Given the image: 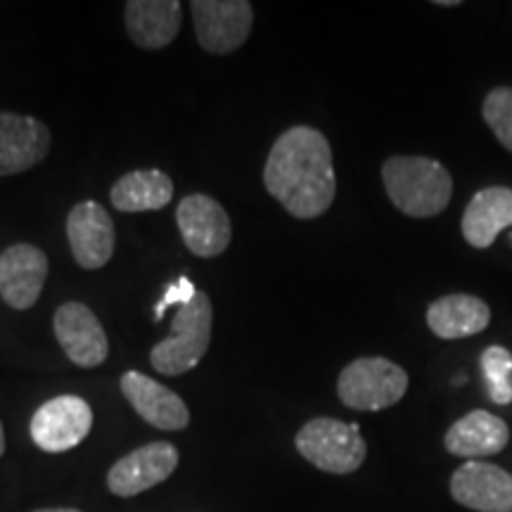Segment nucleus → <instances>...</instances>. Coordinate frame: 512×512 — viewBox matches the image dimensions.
Returning <instances> with one entry per match:
<instances>
[{"instance_id": "f257e3e1", "label": "nucleus", "mask_w": 512, "mask_h": 512, "mask_svg": "<svg viewBox=\"0 0 512 512\" xmlns=\"http://www.w3.org/2000/svg\"><path fill=\"white\" fill-rule=\"evenodd\" d=\"M268 195L294 219H318L337 195L335 162L328 138L313 126H292L275 140L264 166Z\"/></svg>"}, {"instance_id": "f03ea898", "label": "nucleus", "mask_w": 512, "mask_h": 512, "mask_svg": "<svg viewBox=\"0 0 512 512\" xmlns=\"http://www.w3.org/2000/svg\"><path fill=\"white\" fill-rule=\"evenodd\" d=\"M387 197L411 219H432L451 204L453 178L437 159L394 155L382 164Z\"/></svg>"}, {"instance_id": "7ed1b4c3", "label": "nucleus", "mask_w": 512, "mask_h": 512, "mask_svg": "<svg viewBox=\"0 0 512 512\" xmlns=\"http://www.w3.org/2000/svg\"><path fill=\"white\" fill-rule=\"evenodd\" d=\"M214 309L207 294L197 290L188 306L176 311L171 323V335L155 344L150 351V363L162 375H183L202 361L211 342Z\"/></svg>"}, {"instance_id": "20e7f679", "label": "nucleus", "mask_w": 512, "mask_h": 512, "mask_svg": "<svg viewBox=\"0 0 512 512\" xmlns=\"http://www.w3.org/2000/svg\"><path fill=\"white\" fill-rule=\"evenodd\" d=\"M408 392V373L384 356L351 361L337 377V396L351 411H384Z\"/></svg>"}, {"instance_id": "39448f33", "label": "nucleus", "mask_w": 512, "mask_h": 512, "mask_svg": "<svg viewBox=\"0 0 512 512\" xmlns=\"http://www.w3.org/2000/svg\"><path fill=\"white\" fill-rule=\"evenodd\" d=\"M299 456L330 475H351L368 456V444L356 422L313 418L294 437Z\"/></svg>"}, {"instance_id": "423d86ee", "label": "nucleus", "mask_w": 512, "mask_h": 512, "mask_svg": "<svg viewBox=\"0 0 512 512\" xmlns=\"http://www.w3.org/2000/svg\"><path fill=\"white\" fill-rule=\"evenodd\" d=\"M93 408L76 394H60L43 403L34 413L29 434L46 453L72 451L91 434Z\"/></svg>"}, {"instance_id": "0eeeda50", "label": "nucleus", "mask_w": 512, "mask_h": 512, "mask_svg": "<svg viewBox=\"0 0 512 512\" xmlns=\"http://www.w3.org/2000/svg\"><path fill=\"white\" fill-rule=\"evenodd\" d=\"M195 36L202 50L228 55L252 34L254 8L247 0H192Z\"/></svg>"}, {"instance_id": "6e6552de", "label": "nucleus", "mask_w": 512, "mask_h": 512, "mask_svg": "<svg viewBox=\"0 0 512 512\" xmlns=\"http://www.w3.org/2000/svg\"><path fill=\"white\" fill-rule=\"evenodd\" d=\"M178 448L169 441H152L126 453L107 472V489L119 498H133L155 489L176 472Z\"/></svg>"}, {"instance_id": "1a4fd4ad", "label": "nucleus", "mask_w": 512, "mask_h": 512, "mask_svg": "<svg viewBox=\"0 0 512 512\" xmlns=\"http://www.w3.org/2000/svg\"><path fill=\"white\" fill-rule=\"evenodd\" d=\"M176 223L185 247L202 259L223 254L233 240L228 211L209 195L183 197L176 209Z\"/></svg>"}, {"instance_id": "9d476101", "label": "nucleus", "mask_w": 512, "mask_h": 512, "mask_svg": "<svg viewBox=\"0 0 512 512\" xmlns=\"http://www.w3.org/2000/svg\"><path fill=\"white\" fill-rule=\"evenodd\" d=\"M53 330L69 361L79 368H98L110 356V342L100 318L81 302H67L55 311Z\"/></svg>"}, {"instance_id": "9b49d317", "label": "nucleus", "mask_w": 512, "mask_h": 512, "mask_svg": "<svg viewBox=\"0 0 512 512\" xmlns=\"http://www.w3.org/2000/svg\"><path fill=\"white\" fill-rule=\"evenodd\" d=\"M453 501L475 512H512V475L486 460H467L448 484Z\"/></svg>"}, {"instance_id": "f8f14e48", "label": "nucleus", "mask_w": 512, "mask_h": 512, "mask_svg": "<svg viewBox=\"0 0 512 512\" xmlns=\"http://www.w3.org/2000/svg\"><path fill=\"white\" fill-rule=\"evenodd\" d=\"M48 280V256L41 247L17 242L0 254V297L15 311L38 302Z\"/></svg>"}, {"instance_id": "ddd939ff", "label": "nucleus", "mask_w": 512, "mask_h": 512, "mask_svg": "<svg viewBox=\"0 0 512 512\" xmlns=\"http://www.w3.org/2000/svg\"><path fill=\"white\" fill-rule=\"evenodd\" d=\"M67 238L76 264L81 268L98 271V268L110 264L117 235H114L112 216L100 202H79L69 211Z\"/></svg>"}, {"instance_id": "4468645a", "label": "nucleus", "mask_w": 512, "mask_h": 512, "mask_svg": "<svg viewBox=\"0 0 512 512\" xmlns=\"http://www.w3.org/2000/svg\"><path fill=\"white\" fill-rule=\"evenodd\" d=\"M121 392L133 411L157 430L181 432L190 425V411L181 396L138 370H126L121 375Z\"/></svg>"}, {"instance_id": "2eb2a0df", "label": "nucleus", "mask_w": 512, "mask_h": 512, "mask_svg": "<svg viewBox=\"0 0 512 512\" xmlns=\"http://www.w3.org/2000/svg\"><path fill=\"white\" fill-rule=\"evenodd\" d=\"M50 152V131L43 121L0 112V176L34 169Z\"/></svg>"}, {"instance_id": "dca6fc26", "label": "nucleus", "mask_w": 512, "mask_h": 512, "mask_svg": "<svg viewBox=\"0 0 512 512\" xmlns=\"http://www.w3.org/2000/svg\"><path fill=\"white\" fill-rule=\"evenodd\" d=\"M510 444L508 422L489 411H470L448 427L444 446L451 456L482 460L501 453Z\"/></svg>"}, {"instance_id": "f3484780", "label": "nucleus", "mask_w": 512, "mask_h": 512, "mask_svg": "<svg viewBox=\"0 0 512 512\" xmlns=\"http://www.w3.org/2000/svg\"><path fill=\"white\" fill-rule=\"evenodd\" d=\"M512 226V188L489 185L467 202L463 211V238L470 247L486 249L496 242L505 228Z\"/></svg>"}, {"instance_id": "a211bd4d", "label": "nucleus", "mask_w": 512, "mask_h": 512, "mask_svg": "<svg viewBox=\"0 0 512 512\" xmlns=\"http://www.w3.org/2000/svg\"><path fill=\"white\" fill-rule=\"evenodd\" d=\"M126 31L138 48H166L181 31L183 10L178 0H131L124 10Z\"/></svg>"}, {"instance_id": "6ab92c4d", "label": "nucleus", "mask_w": 512, "mask_h": 512, "mask_svg": "<svg viewBox=\"0 0 512 512\" xmlns=\"http://www.w3.org/2000/svg\"><path fill=\"white\" fill-rule=\"evenodd\" d=\"M491 323V309L475 294H444L427 306V325L439 339H465L484 332Z\"/></svg>"}, {"instance_id": "aec40b11", "label": "nucleus", "mask_w": 512, "mask_h": 512, "mask_svg": "<svg viewBox=\"0 0 512 512\" xmlns=\"http://www.w3.org/2000/svg\"><path fill=\"white\" fill-rule=\"evenodd\" d=\"M174 200V181L159 169H138L121 176L110 190V202L117 211H157Z\"/></svg>"}, {"instance_id": "412c9836", "label": "nucleus", "mask_w": 512, "mask_h": 512, "mask_svg": "<svg viewBox=\"0 0 512 512\" xmlns=\"http://www.w3.org/2000/svg\"><path fill=\"white\" fill-rule=\"evenodd\" d=\"M486 394L496 406H510L512 403V354L501 344H491L479 356Z\"/></svg>"}, {"instance_id": "4be33fe9", "label": "nucleus", "mask_w": 512, "mask_h": 512, "mask_svg": "<svg viewBox=\"0 0 512 512\" xmlns=\"http://www.w3.org/2000/svg\"><path fill=\"white\" fill-rule=\"evenodd\" d=\"M482 117L486 126L494 131L498 143L512 152V86H498L486 93Z\"/></svg>"}, {"instance_id": "5701e85b", "label": "nucleus", "mask_w": 512, "mask_h": 512, "mask_svg": "<svg viewBox=\"0 0 512 512\" xmlns=\"http://www.w3.org/2000/svg\"><path fill=\"white\" fill-rule=\"evenodd\" d=\"M195 294H197V287L192 285V280L185 278V275H181V278H178L176 283H171L169 287H166L164 297L159 299V304H157V309H155V320H162L164 311L169 309V306H174V304L188 306L192 299H195Z\"/></svg>"}, {"instance_id": "b1692460", "label": "nucleus", "mask_w": 512, "mask_h": 512, "mask_svg": "<svg viewBox=\"0 0 512 512\" xmlns=\"http://www.w3.org/2000/svg\"><path fill=\"white\" fill-rule=\"evenodd\" d=\"M34 512H81L76 508H41V510H34Z\"/></svg>"}, {"instance_id": "393cba45", "label": "nucleus", "mask_w": 512, "mask_h": 512, "mask_svg": "<svg viewBox=\"0 0 512 512\" xmlns=\"http://www.w3.org/2000/svg\"><path fill=\"white\" fill-rule=\"evenodd\" d=\"M434 5H441V8H456V5H460L458 0H437Z\"/></svg>"}, {"instance_id": "a878e982", "label": "nucleus", "mask_w": 512, "mask_h": 512, "mask_svg": "<svg viewBox=\"0 0 512 512\" xmlns=\"http://www.w3.org/2000/svg\"><path fill=\"white\" fill-rule=\"evenodd\" d=\"M5 453V432H3V422H0V456Z\"/></svg>"}]
</instances>
